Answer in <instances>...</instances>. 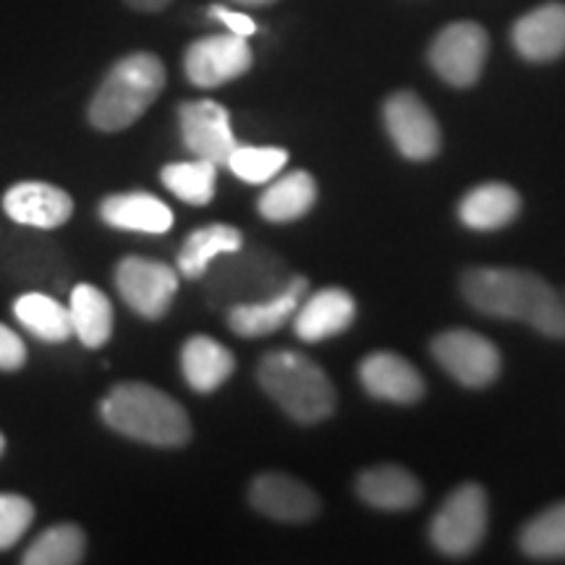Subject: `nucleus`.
Returning a JSON list of instances; mask_svg holds the SVG:
<instances>
[{
  "mask_svg": "<svg viewBox=\"0 0 565 565\" xmlns=\"http://www.w3.org/2000/svg\"><path fill=\"white\" fill-rule=\"evenodd\" d=\"M463 299L479 315L532 324L547 338H565V301L545 278L513 267H471L461 278Z\"/></svg>",
  "mask_w": 565,
  "mask_h": 565,
  "instance_id": "obj_1",
  "label": "nucleus"
},
{
  "mask_svg": "<svg viewBox=\"0 0 565 565\" xmlns=\"http://www.w3.org/2000/svg\"><path fill=\"white\" fill-rule=\"evenodd\" d=\"M113 433L154 448H181L192 440V419L173 395L147 383H121L100 401Z\"/></svg>",
  "mask_w": 565,
  "mask_h": 565,
  "instance_id": "obj_2",
  "label": "nucleus"
},
{
  "mask_svg": "<svg viewBox=\"0 0 565 565\" xmlns=\"http://www.w3.org/2000/svg\"><path fill=\"white\" fill-rule=\"evenodd\" d=\"M166 87V66L154 53H131L110 66L92 95L87 118L97 131L116 134L145 116Z\"/></svg>",
  "mask_w": 565,
  "mask_h": 565,
  "instance_id": "obj_3",
  "label": "nucleus"
},
{
  "mask_svg": "<svg viewBox=\"0 0 565 565\" xmlns=\"http://www.w3.org/2000/svg\"><path fill=\"white\" fill-rule=\"evenodd\" d=\"M263 391L299 424H317L335 412V387L320 364L299 351H270L257 366Z\"/></svg>",
  "mask_w": 565,
  "mask_h": 565,
  "instance_id": "obj_4",
  "label": "nucleus"
},
{
  "mask_svg": "<svg viewBox=\"0 0 565 565\" xmlns=\"http://www.w3.org/2000/svg\"><path fill=\"white\" fill-rule=\"evenodd\" d=\"M291 280L286 267L278 257H273L265 249L244 252H228L225 265L212 275L207 282V296L212 303H228L238 307V303H252L267 296L278 294L286 282Z\"/></svg>",
  "mask_w": 565,
  "mask_h": 565,
  "instance_id": "obj_5",
  "label": "nucleus"
},
{
  "mask_svg": "<svg viewBox=\"0 0 565 565\" xmlns=\"http://www.w3.org/2000/svg\"><path fill=\"white\" fill-rule=\"evenodd\" d=\"M487 534V492L482 484L466 482L450 492V498L435 513L429 524V540L437 553L466 557L482 545Z\"/></svg>",
  "mask_w": 565,
  "mask_h": 565,
  "instance_id": "obj_6",
  "label": "nucleus"
},
{
  "mask_svg": "<svg viewBox=\"0 0 565 565\" xmlns=\"http://www.w3.org/2000/svg\"><path fill=\"white\" fill-rule=\"evenodd\" d=\"M490 53V38L475 21H456L445 26L429 45V66L450 87L466 89L477 84Z\"/></svg>",
  "mask_w": 565,
  "mask_h": 565,
  "instance_id": "obj_7",
  "label": "nucleus"
},
{
  "mask_svg": "<svg viewBox=\"0 0 565 565\" xmlns=\"http://www.w3.org/2000/svg\"><path fill=\"white\" fill-rule=\"evenodd\" d=\"M116 288L126 301L145 320H162L179 294V273L160 259L124 257L116 267Z\"/></svg>",
  "mask_w": 565,
  "mask_h": 565,
  "instance_id": "obj_8",
  "label": "nucleus"
},
{
  "mask_svg": "<svg viewBox=\"0 0 565 565\" xmlns=\"http://www.w3.org/2000/svg\"><path fill=\"white\" fill-rule=\"evenodd\" d=\"M252 47L246 38L238 34H210L192 42L183 55V71L186 79L200 89L223 87L252 68Z\"/></svg>",
  "mask_w": 565,
  "mask_h": 565,
  "instance_id": "obj_9",
  "label": "nucleus"
},
{
  "mask_svg": "<svg viewBox=\"0 0 565 565\" xmlns=\"http://www.w3.org/2000/svg\"><path fill=\"white\" fill-rule=\"evenodd\" d=\"M429 349L435 362L466 387H487L500 374V351L475 330H445Z\"/></svg>",
  "mask_w": 565,
  "mask_h": 565,
  "instance_id": "obj_10",
  "label": "nucleus"
},
{
  "mask_svg": "<svg viewBox=\"0 0 565 565\" xmlns=\"http://www.w3.org/2000/svg\"><path fill=\"white\" fill-rule=\"evenodd\" d=\"M383 118L395 150L406 160L424 162L440 152V126L414 92L404 89L387 97Z\"/></svg>",
  "mask_w": 565,
  "mask_h": 565,
  "instance_id": "obj_11",
  "label": "nucleus"
},
{
  "mask_svg": "<svg viewBox=\"0 0 565 565\" xmlns=\"http://www.w3.org/2000/svg\"><path fill=\"white\" fill-rule=\"evenodd\" d=\"M179 126L186 150L212 166H225L238 141L233 137L231 116L215 100H192L179 105Z\"/></svg>",
  "mask_w": 565,
  "mask_h": 565,
  "instance_id": "obj_12",
  "label": "nucleus"
},
{
  "mask_svg": "<svg viewBox=\"0 0 565 565\" xmlns=\"http://www.w3.org/2000/svg\"><path fill=\"white\" fill-rule=\"evenodd\" d=\"M3 210L13 223L38 231H53L71 221L74 200L55 183L21 181L3 194Z\"/></svg>",
  "mask_w": 565,
  "mask_h": 565,
  "instance_id": "obj_13",
  "label": "nucleus"
},
{
  "mask_svg": "<svg viewBox=\"0 0 565 565\" xmlns=\"http://www.w3.org/2000/svg\"><path fill=\"white\" fill-rule=\"evenodd\" d=\"M249 503L267 519L286 521V524H301L320 513V498L312 487L299 479L280 475V471H265L254 477L249 487Z\"/></svg>",
  "mask_w": 565,
  "mask_h": 565,
  "instance_id": "obj_14",
  "label": "nucleus"
},
{
  "mask_svg": "<svg viewBox=\"0 0 565 565\" xmlns=\"http://www.w3.org/2000/svg\"><path fill=\"white\" fill-rule=\"evenodd\" d=\"M309 291V280L303 275H291V280L278 294L267 299L238 303L228 309V328L242 338H265L278 333L288 320H294L296 309L301 307L303 296Z\"/></svg>",
  "mask_w": 565,
  "mask_h": 565,
  "instance_id": "obj_15",
  "label": "nucleus"
},
{
  "mask_svg": "<svg viewBox=\"0 0 565 565\" xmlns=\"http://www.w3.org/2000/svg\"><path fill=\"white\" fill-rule=\"evenodd\" d=\"M359 380L372 398L387 401V404H416L424 398V380L408 359L393 351L370 353L359 364Z\"/></svg>",
  "mask_w": 565,
  "mask_h": 565,
  "instance_id": "obj_16",
  "label": "nucleus"
},
{
  "mask_svg": "<svg viewBox=\"0 0 565 565\" xmlns=\"http://www.w3.org/2000/svg\"><path fill=\"white\" fill-rule=\"evenodd\" d=\"M353 317H356V301L349 291L322 288L312 296H303L301 307L294 315V333L303 343H320L345 333Z\"/></svg>",
  "mask_w": 565,
  "mask_h": 565,
  "instance_id": "obj_17",
  "label": "nucleus"
},
{
  "mask_svg": "<svg viewBox=\"0 0 565 565\" xmlns=\"http://www.w3.org/2000/svg\"><path fill=\"white\" fill-rule=\"evenodd\" d=\"M513 47L521 58L547 63L565 53V3H545L513 24Z\"/></svg>",
  "mask_w": 565,
  "mask_h": 565,
  "instance_id": "obj_18",
  "label": "nucleus"
},
{
  "mask_svg": "<svg viewBox=\"0 0 565 565\" xmlns=\"http://www.w3.org/2000/svg\"><path fill=\"white\" fill-rule=\"evenodd\" d=\"M100 217L110 228L131 233H168L173 228V210L150 192L110 194L100 202Z\"/></svg>",
  "mask_w": 565,
  "mask_h": 565,
  "instance_id": "obj_19",
  "label": "nucleus"
},
{
  "mask_svg": "<svg viewBox=\"0 0 565 565\" xmlns=\"http://www.w3.org/2000/svg\"><path fill=\"white\" fill-rule=\"evenodd\" d=\"M356 494L377 511H408L422 500V484L404 466H374L356 479Z\"/></svg>",
  "mask_w": 565,
  "mask_h": 565,
  "instance_id": "obj_20",
  "label": "nucleus"
},
{
  "mask_svg": "<svg viewBox=\"0 0 565 565\" xmlns=\"http://www.w3.org/2000/svg\"><path fill=\"white\" fill-rule=\"evenodd\" d=\"M236 370V356L210 335H194L181 349V372L196 393H215Z\"/></svg>",
  "mask_w": 565,
  "mask_h": 565,
  "instance_id": "obj_21",
  "label": "nucleus"
},
{
  "mask_svg": "<svg viewBox=\"0 0 565 565\" xmlns=\"http://www.w3.org/2000/svg\"><path fill=\"white\" fill-rule=\"evenodd\" d=\"M521 212V196L508 183H482L471 189L458 204V217L471 231H498L515 221Z\"/></svg>",
  "mask_w": 565,
  "mask_h": 565,
  "instance_id": "obj_22",
  "label": "nucleus"
},
{
  "mask_svg": "<svg viewBox=\"0 0 565 565\" xmlns=\"http://www.w3.org/2000/svg\"><path fill=\"white\" fill-rule=\"evenodd\" d=\"M244 246L242 231L228 223H212L189 233L179 252V273L189 280H200L217 257L238 252Z\"/></svg>",
  "mask_w": 565,
  "mask_h": 565,
  "instance_id": "obj_23",
  "label": "nucleus"
},
{
  "mask_svg": "<svg viewBox=\"0 0 565 565\" xmlns=\"http://www.w3.org/2000/svg\"><path fill=\"white\" fill-rule=\"evenodd\" d=\"M68 317L74 335L87 345V349H100L110 341L113 335V303L100 288L92 286V282H79V286L71 291L68 301Z\"/></svg>",
  "mask_w": 565,
  "mask_h": 565,
  "instance_id": "obj_24",
  "label": "nucleus"
},
{
  "mask_svg": "<svg viewBox=\"0 0 565 565\" xmlns=\"http://www.w3.org/2000/svg\"><path fill=\"white\" fill-rule=\"evenodd\" d=\"M317 202V183L307 171L280 175L259 196V215L270 223H291L307 215Z\"/></svg>",
  "mask_w": 565,
  "mask_h": 565,
  "instance_id": "obj_25",
  "label": "nucleus"
},
{
  "mask_svg": "<svg viewBox=\"0 0 565 565\" xmlns=\"http://www.w3.org/2000/svg\"><path fill=\"white\" fill-rule=\"evenodd\" d=\"M13 315L24 324V330H30L34 338L45 343H66L74 335L71 328V317L66 303L55 301L53 296L45 294H24L13 301Z\"/></svg>",
  "mask_w": 565,
  "mask_h": 565,
  "instance_id": "obj_26",
  "label": "nucleus"
},
{
  "mask_svg": "<svg viewBox=\"0 0 565 565\" xmlns=\"http://www.w3.org/2000/svg\"><path fill=\"white\" fill-rule=\"evenodd\" d=\"M87 553V536L76 524H55L45 529L38 540L26 547L21 563L24 565H76Z\"/></svg>",
  "mask_w": 565,
  "mask_h": 565,
  "instance_id": "obj_27",
  "label": "nucleus"
},
{
  "mask_svg": "<svg viewBox=\"0 0 565 565\" xmlns=\"http://www.w3.org/2000/svg\"><path fill=\"white\" fill-rule=\"evenodd\" d=\"M162 186L168 189L173 196H179L181 202L204 204L212 202L217 189V166H212L207 160H189V162H171V166L162 168L160 173Z\"/></svg>",
  "mask_w": 565,
  "mask_h": 565,
  "instance_id": "obj_28",
  "label": "nucleus"
},
{
  "mask_svg": "<svg viewBox=\"0 0 565 565\" xmlns=\"http://www.w3.org/2000/svg\"><path fill=\"white\" fill-rule=\"evenodd\" d=\"M519 545L536 561H561V557H565V500L534 515L521 529Z\"/></svg>",
  "mask_w": 565,
  "mask_h": 565,
  "instance_id": "obj_29",
  "label": "nucleus"
},
{
  "mask_svg": "<svg viewBox=\"0 0 565 565\" xmlns=\"http://www.w3.org/2000/svg\"><path fill=\"white\" fill-rule=\"evenodd\" d=\"M288 162V152L280 147H242L231 152L225 166L244 183H267L278 175Z\"/></svg>",
  "mask_w": 565,
  "mask_h": 565,
  "instance_id": "obj_30",
  "label": "nucleus"
},
{
  "mask_svg": "<svg viewBox=\"0 0 565 565\" xmlns=\"http://www.w3.org/2000/svg\"><path fill=\"white\" fill-rule=\"evenodd\" d=\"M34 521V505L24 494L0 492V550H11Z\"/></svg>",
  "mask_w": 565,
  "mask_h": 565,
  "instance_id": "obj_31",
  "label": "nucleus"
},
{
  "mask_svg": "<svg viewBox=\"0 0 565 565\" xmlns=\"http://www.w3.org/2000/svg\"><path fill=\"white\" fill-rule=\"evenodd\" d=\"M26 364V345L9 324L0 322V372H17Z\"/></svg>",
  "mask_w": 565,
  "mask_h": 565,
  "instance_id": "obj_32",
  "label": "nucleus"
},
{
  "mask_svg": "<svg viewBox=\"0 0 565 565\" xmlns=\"http://www.w3.org/2000/svg\"><path fill=\"white\" fill-rule=\"evenodd\" d=\"M210 17L228 26V32L238 34V38H252L257 32V24H254L252 17H246L242 11L225 9V6H210Z\"/></svg>",
  "mask_w": 565,
  "mask_h": 565,
  "instance_id": "obj_33",
  "label": "nucleus"
},
{
  "mask_svg": "<svg viewBox=\"0 0 565 565\" xmlns=\"http://www.w3.org/2000/svg\"><path fill=\"white\" fill-rule=\"evenodd\" d=\"M126 6H131L134 11H141V13H158L162 9H168V6L173 3V0H124Z\"/></svg>",
  "mask_w": 565,
  "mask_h": 565,
  "instance_id": "obj_34",
  "label": "nucleus"
},
{
  "mask_svg": "<svg viewBox=\"0 0 565 565\" xmlns=\"http://www.w3.org/2000/svg\"><path fill=\"white\" fill-rule=\"evenodd\" d=\"M233 3H238V6H270V3H275V0H233Z\"/></svg>",
  "mask_w": 565,
  "mask_h": 565,
  "instance_id": "obj_35",
  "label": "nucleus"
},
{
  "mask_svg": "<svg viewBox=\"0 0 565 565\" xmlns=\"http://www.w3.org/2000/svg\"><path fill=\"white\" fill-rule=\"evenodd\" d=\"M3 454H6V437L0 433V458H3Z\"/></svg>",
  "mask_w": 565,
  "mask_h": 565,
  "instance_id": "obj_36",
  "label": "nucleus"
}]
</instances>
